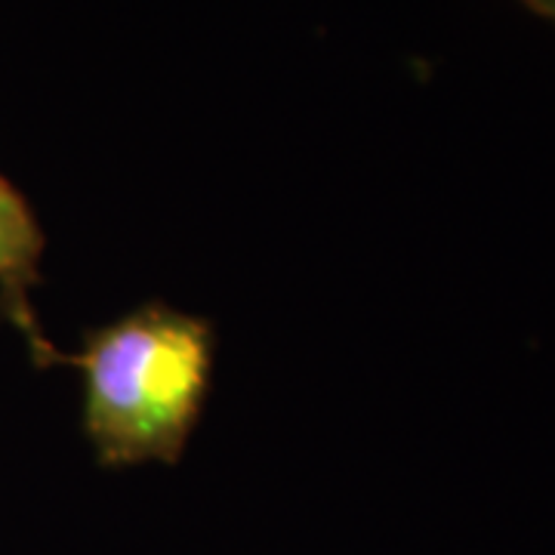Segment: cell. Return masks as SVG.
<instances>
[{
  "label": "cell",
  "mask_w": 555,
  "mask_h": 555,
  "mask_svg": "<svg viewBox=\"0 0 555 555\" xmlns=\"http://www.w3.org/2000/svg\"><path fill=\"white\" fill-rule=\"evenodd\" d=\"M525 7H531L534 13H540L543 20L555 22V0H521Z\"/></svg>",
  "instance_id": "3"
},
{
  "label": "cell",
  "mask_w": 555,
  "mask_h": 555,
  "mask_svg": "<svg viewBox=\"0 0 555 555\" xmlns=\"http://www.w3.org/2000/svg\"><path fill=\"white\" fill-rule=\"evenodd\" d=\"M47 238L31 201L0 173V312L16 327L38 371L65 364V352L53 346L35 312L40 259Z\"/></svg>",
  "instance_id": "2"
},
{
  "label": "cell",
  "mask_w": 555,
  "mask_h": 555,
  "mask_svg": "<svg viewBox=\"0 0 555 555\" xmlns=\"http://www.w3.org/2000/svg\"><path fill=\"white\" fill-rule=\"evenodd\" d=\"M65 364L80 371V423L100 466H173L207 408L217 331L155 299L90 331Z\"/></svg>",
  "instance_id": "1"
}]
</instances>
